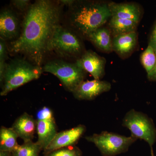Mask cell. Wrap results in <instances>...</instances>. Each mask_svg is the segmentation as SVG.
I'll return each instance as SVG.
<instances>
[{"label":"cell","instance_id":"cell-1","mask_svg":"<svg viewBox=\"0 0 156 156\" xmlns=\"http://www.w3.org/2000/svg\"><path fill=\"white\" fill-rule=\"evenodd\" d=\"M60 18V7L54 2L36 1L28 8L21 34L11 43V52L23 54L34 64L41 66Z\"/></svg>","mask_w":156,"mask_h":156},{"label":"cell","instance_id":"cell-2","mask_svg":"<svg viewBox=\"0 0 156 156\" xmlns=\"http://www.w3.org/2000/svg\"><path fill=\"white\" fill-rule=\"evenodd\" d=\"M71 7V24L77 31L87 37L101 27L111 17L108 2H106L86 1L75 3Z\"/></svg>","mask_w":156,"mask_h":156},{"label":"cell","instance_id":"cell-3","mask_svg":"<svg viewBox=\"0 0 156 156\" xmlns=\"http://www.w3.org/2000/svg\"><path fill=\"white\" fill-rule=\"evenodd\" d=\"M43 71L41 66L31 63L23 58L12 59L6 66L2 83L1 96H6L18 87L37 80Z\"/></svg>","mask_w":156,"mask_h":156},{"label":"cell","instance_id":"cell-4","mask_svg":"<svg viewBox=\"0 0 156 156\" xmlns=\"http://www.w3.org/2000/svg\"><path fill=\"white\" fill-rule=\"evenodd\" d=\"M43 70L57 77L64 88L73 93L84 81L87 74L76 62L70 63L58 59L48 62Z\"/></svg>","mask_w":156,"mask_h":156},{"label":"cell","instance_id":"cell-5","mask_svg":"<svg viewBox=\"0 0 156 156\" xmlns=\"http://www.w3.org/2000/svg\"><path fill=\"white\" fill-rule=\"evenodd\" d=\"M85 139L94 144L103 156H115L126 152L137 140L131 135L126 136L107 131L86 136Z\"/></svg>","mask_w":156,"mask_h":156},{"label":"cell","instance_id":"cell-6","mask_svg":"<svg viewBox=\"0 0 156 156\" xmlns=\"http://www.w3.org/2000/svg\"><path fill=\"white\" fill-rule=\"evenodd\" d=\"M122 125L129 130L131 136L144 140L153 147L156 141V128L153 121L147 115L132 109L125 115Z\"/></svg>","mask_w":156,"mask_h":156},{"label":"cell","instance_id":"cell-7","mask_svg":"<svg viewBox=\"0 0 156 156\" xmlns=\"http://www.w3.org/2000/svg\"><path fill=\"white\" fill-rule=\"evenodd\" d=\"M48 51L54 50L63 56H76L82 52L83 46L76 34L59 25L48 44Z\"/></svg>","mask_w":156,"mask_h":156},{"label":"cell","instance_id":"cell-8","mask_svg":"<svg viewBox=\"0 0 156 156\" xmlns=\"http://www.w3.org/2000/svg\"><path fill=\"white\" fill-rule=\"evenodd\" d=\"M76 63L86 72L89 73L95 80H101L105 74L106 59L92 50L86 51Z\"/></svg>","mask_w":156,"mask_h":156},{"label":"cell","instance_id":"cell-9","mask_svg":"<svg viewBox=\"0 0 156 156\" xmlns=\"http://www.w3.org/2000/svg\"><path fill=\"white\" fill-rule=\"evenodd\" d=\"M86 131V126L79 125L71 129L58 132L44 151V154L62 148L75 146Z\"/></svg>","mask_w":156,"mask_h":156},{"label":"cell","instance_id":"cell-10","mask_svg":"<svg viewBox=\"0 0 156 156\" xmlns=\"http://www.w3.org/2000/svg\"><path fill=\"white\" fill-rule=\"evenodd\" d=\"M111 84L106 81L95 80L84 81L73 93L78 100H92L101 94L108 92Z\"/></svg>","mask_w":156,"mask_h":156},{"label":"cell","instance_id":"cell-11","mask_svg":"<svg viewBox=\"0 0 156 156\" xmlns=\"http://www.w3.org/2000/svg\"><path fill=\"white\" fill-rule=\"evenodd\" d=\"M108 7L111 17L130 20L138 23L142 16V9L136 3L109 2Z\"/></svg>","mask_w":156,"mask_h":156},{"label":"cell","instance_id":"cell-12","mask_svg":"<svg viewBox=\"0 0 156 156\" xmlns=\"http://www.w3.org/2000/svg\"><path fill=\"white\" fill-rule=\"evenodd\" d=\"M37 120L25 112L16 119L11 128L24 142L31 141L37 131Z\"/></svg>","mask_w":156,"mask_h":156},{"label":"cell","instance_id":"cell-13","mask_svg":"<svg viewBox=\"0 0 156 156\" xmlns=\"http://www.w3.org/2000/svg\"><path fill=\"white\" fill-rule=\"evenodd\" d=\"M19 34L18 18L11 10L5 9L0 14V35L1 38H15Z\"/></svg>","mask_w":156,"mask_h":156},{"label":"cell","instance_id":"cell-14","mask_svg":"<svg viewBox=\"0 0 156 156\" xmlns=\"http://www.w3.org/2000/svg\"><path fill=\"white\" fill-rule=\"evenodd\" d=\"M137 42L136 32L113 37V50L121 57H127L134 51Z\"/></svg>","mask_w":156,"mask_h":156},{"label":"cell","instance_id":"cell-15","mask_svg":"<svg viewBox=\"0 0 156 156\" xmlns=\"http://www.w3.org/2000/svg\"><path fill=\"white\" fill-rule=\"evenodd\" d=\"M37 131L38 144L44 151L53 141L57 134L55 120H37Z\"/></svg>","mask_w":156,"mask_h":156},{"label":"cell","instance_id":"cell-16","mask_svg":"<svg viewBox=\"0 0 156 156\" xmlns=\"http://www.w3.org/2000/svg\"><path fill=\"white\" fill-rule=\"evenodd\" d=\"M112 37L109 29L101 27L93 31L87 37L99 50L106 53H110L113 51Z\"/></svg>","mask_w":156,"mask_h":156},{"label":"cell","instance_id":"cell-17","mask_svg":"<svg viewBox=\"0 0 156 156\" xmlns=\"http://www.w3.org/2000/svg\"><path fill=\"white\" fill-rule=\"evenodd\" d=\"M137 25L138 23L130 20L114 17L109 20L108 28L113 37L136 32Z\"/></svg>","mask_w":156,"mask_h":156},{"label":"cell","instance_id":"cell-18","mask_svg":"<svg viewBox=\"0 0 156 156\" xmlns=\"http://www.w3.org/2000/svg\"><path fill=\"white\" fill-rule=\"evenodd\" d=\"M18 136L11 128L2 126L0 129V151L12 153L19 144L17 139Z\"/></svg>","mask_w":156,"mask_h":156},{"label":"cell","instance_id":"cell-19","mask_svg":"<svg viewBox=\"0 0 156 156\" xmlns=\"http://www.w3.org/2000/svg\"><path fill=\"white\" fill-rule=\"evenodd\" d=\"M42 151L41 148L36 142L31 141L24 142L12 152V156H39Z\"/></svg>","mask_w":156,"mask_h":156},{"label":"cell","instance_id":"cell-20","mask_svg":"<svg viewBox=\"0 0 156 156\" xmlns=\"http://www.w3.org/2000/svg\"><path fill=\"white\" fill-rule=\"evenodd\" d=\"M140 61L148 74L153 70L156 64V53L151 46L147 48L141 54Z\"/></svg>","mask_w":156,"mask_h":156},{"label":"cell","instance_id":"cell-21","mask_svg":"<svg viewBox=\"0 0 156 156\" xmlns=\"http://www.w3.org/2000/svg\"><path fill=\"white\" fill-rule=\"evenodd\" d=\"M44 155V156H82V152L77 147L73 146L58 149Z\"/></svg>","mask_w":156,"mask_h":156},{"label":"cell","instance_id":"cell-22","mask_svg":"<svg viewBox=\"0 0 156 156\" xmlns=\"http://www.w3.org/2000/svg\"><path fill=\"white\" fill-rule=\"evenodd\" d=\"M7 57V48L4 39H0V82L2 83L3 76L7 66L5 60Z\"/></svg>","mask_w":156,"mask_h":156},{"label":"cell","instance_id":"cell-23","mask_svg":"<svg viewBox=\"0 0 156 156\" xmlns=\"http://www.w3.org/2000/svg\"><path fill=\"white\" fill-rule=\"evenodd\" d=\"M37 120H54L53 112L49 108L44 107L37 113Z\"/></svg>","mask_w":156,"mask_h":156},{"label":"cell","instance_id":"cell-24","mask_svg":"<svg viewBox=\"0 0 156 156\" xmlns=\"http://www.w3.org/2000/svg\"><path fill=\"white\" fill-rule=\"evenodd\" d=\"M12 3L14 7L20 11H23L27 8H29L30 1L28 0H14L12 1Z\"/></svg>","mask_w":156,"mask_h":156},{"label":"cell","instance_id":"cell-25","mask_svg":"<svg viewBox=\"0 0 156 156\" xmlns=\"http://www.w3.org/2000/svg\"><path fill=\"white\" fill-rule=\"evenodd\" d=\"M148 45L153 49L156 53V19L150 36Z\"/></svg>","mask_w":156,"mask_h":156},{"label":"cell","instance_id":"cell-26","mask_svg":"<svg viewBox=\"0 0 156 156\" xmlns=\"http://www.w3.org/2000/svg\"><path fill=\"white\" fill-rule=\"evenodd\" d=\"M147 79L149 81L156 82V64L153 70L147 74Z\"/></svg>","mask_w":156,"mask_h":156},{"label":"cell","instance_id":"cell-27","mask_svg":"<svg viewBox=\"0 0 156 156\" xmlns=\"http://www.w3.org/2000/svg\"><path fill=\"white\" fill-rule=\"evenodd\" d=\"M60 2L63 4V5L69 6L70 7L73 6V5L75 3V1L72 0H62L60 1Z\"/></svg>","mask_w":156,"mask_h":156},{"label":"cell","instance_id":"cell-28","mask_svg":"<svg viewBox=\"0 0 156 156\" xmlns=\"http://www.w3.org/2000/svg\"><path fill=\"white\" fill-rule=\"evenodd\" d=\"M12 153L6 151H0V156H12Z\"/></svg>","mask_w":156,"mask_h":156},{"label":"cell","instance_id":"cell-29","mask_svg":"<svg viewBox=\"0 0 156 156\" xmlns=\"http://www.w3.org/2000/svg\"><path fill=\"white\" fill-rule=\"evenodd\" d=\"M151 156H155L154 154V153L153 149V147L151 148Z\"/></svg>","mask_w":156,"mask_h":156},{"label":"cell","instance_id":"cell-30","mask_svg":"<svg viewBox=\"0 0 156 156\" xmlns=\"http://www.w3.org/2000/svg\"></svg>","mask_w":156,"mask_h":156}]
</instances>
